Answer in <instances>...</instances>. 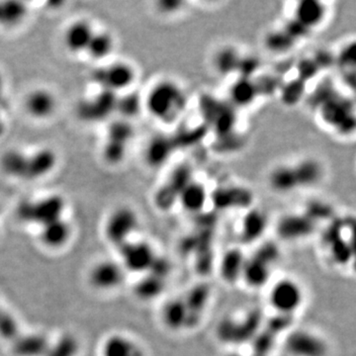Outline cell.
<instances>
[{
	"instance_id": "obj_1",
	"label": "cell",
	"mask_w": 356,
	"mask_h": 356,
	"mask_svg": "<svg viewBox=\"0 0 356 356\" xmlns=\"http://www.w3.org/2000/svg\"><path fill=\"white\" fill-rule=\"evenodd\" d=\"M186 95L184 89L171 81L155 84L146 98V108L152 118L166 124L175 122L186 110Z\"/></svg>"
},
{
	"instance_id": "obj_2",
	"label": "cell",
	"mask_w": 356,
	"mask_h": 356,
	"mask_svg": "<svg viewBox=\"0 0 356 356\" xmlns=\"http://www.w3.org/2000/svg\"><path fill=\"white\" fill-rule=\"evenodd\" d=\"M136 81V70L126 61H114L97 68L92 74V81L102 90L119 95L125 92Z\"/></svg>"
},
{
	"instance_id": "obj_3",
	"label": "cell",
	"mask_w": 356,
	"mask_h": 356,
	"mask_svg": "<svg viewBox=\"0 0 356 356\" xmlns=\"http://www.w3.org/2000/svg\"><path fill=\"white\" fill-rule=\"evenodd\" d=\"M65 200L58 195L48 196L37 201L23 202L18 209V216L24 222L42 226L63 218Z\"/></svg>"
},
{
	"instance_id": "obj_4",
	"label": "cell",
	"mask_w": 356,
	"mask_h": 356,
	"mask_svg": "<svg viewBox=\"0 0 356 356\" xmlns=\"http://www.w3.org/2000/svg\"><path fill=\"white\" fill-rule=\"evenodd\" d=\"M304 302L302 286L292 278H282L269 292V303L278 315L293 317Z\"/></svg>"
},
{
	"instance_id": "obj_5",
	"label": "cell",
	"mask_w": 356,
	"mask_h": 356,
	"mask_svg": "<svg viewBox=\"0 0 356 356\" xmlns=\"http://www.w3.org/2000/svg\"><path fill=\"white\" fill-rule=\"evenodd\" d=\"M279 252L277 246L266 244L260 246L259 250L250 259H246L241 278L248 286L259 288L264 286L270 277L271 266L278 259Z\"/></svg>"
},
{
	"instance_id": "obj_6",
	"label": "cell",
	"mask_w": 356,
	"mask_h": 356,
	"mask_svg": "<svg viewBox=\"0 0 356 356\" xmlns=\"http://www.w3.org/2000/svg\"><path fill=\"white\" fill-rule=\"evenodd\" d=\"M139 226V218L132 208L123 206L109 214L104 224V236L111 245L118 246L131 241Z\"/></svg>"
},
{
	"instance_id": "obj_7",
	"label": "cell",
	"mask_w": 356,
	"mask_h": 356,
	"mask_svg": "<svg viewBox=\"0 0 356 356\" xmlns=\"http://www.w3.org/2000/svg\"><path fill=\"white\" fill-rule=\"evenodd\" d=\"M260 325L261 315L255 310L248 313L243 319H224L219 324L217 334L221 342L227 344H241L248 339H255L259 334Z\"/></svg>"
},
{
	"instance_id": "obj_8",
	"label": "cell",
	"mask_w": 356,
	"mask_h": 356,
	"mask_svg": "<svg viewBox=\"0 0 356 356\" xmlns=\"http://www.w3.org/2000/svg\"><path fill=\"white\" fill-rule=\"evenodd\" d=\"M285 350L291 356H328L330 348L323 337L309 330H293L284 342Z\"/></svg>"
},
{
	"instance_id": "obj_9",
	"label": "cell",
	"mask_w": 356,
	"mask_h": 356,
	"mask_svg": "<svg viewBox=\"0 0 356 356\" xmlns=\"http://www.w3.org/2000/svg\"><path fill=\"white\" fill-rule=\"evenodd\" d=\"M119 252L121 266L134 273H148L157 257L152 246L146 241H129L119 248Z\"/></svg>"
},
{
	"instance_id": "obj_10",
	"label": "cell",
	"mask_w": 356,
	"mask_h": 356,
	"mask_svg": "<svg viewBox=\"0 0 356 356\" xmlns=\"http://www.w3.org/2000/svg\"><path fill=\"white\" fill-rule=\"evenodd\" d=\"M124 273L120 262L111 259L100 260L89 270L88 283L97 291H113L124 281Z\"/></svg>"
},
{
	"instance_id": "obj_11",
	"label": "cell",
	"mask_w": 356,
	"mask_h": 356,
	"mask_svg": "<svg viewBox=\"0 0 356 356\" xmlns=\"http://www.w3.org/2000/svg\"><path fill=\"white\" fill-rule=\"evenodd\" d=\"M118 95L100 89L97 95L86 98L79 105V117L88 122H99L116 111Z\"/></svg>"
},
{
	"instance_id": "obj_12",
	"label": "cell",
	"mask_w": 356,
	"mask_h": 356,
	"mask_svg": "<svg viewBox=\"0 0 356 356\" xmlns=\"http://www.w3.org/2000/svg\"><path fill=\"white\" fill-rule=\"evenodd\" d=\"M95 29L88 20L81 19L72 22L63 34V44L72 54H83L88 49Z\"/></svg>"
},
{
	"instance_id": "obj_13",
	"label": "cell",
	"mask_w": 356,
	"mask_h": 356,
	"mask_svg": "<svg viewBox=\"0 0 356 356\" xmlns=\"http://www.w3.org/2000/svg\"><path fill=\"white\" fill-rule=\"evenodd\" d=\"M25 109L31 117L47 120L57 110L56 97L48 89H34L25 99Z\"/></svg>"
},
{
	"instance_id": "obj_14",
	"label": "cell",
	"mask_w": 356,
	"mask_h": 356,
	"mask_svg": "<svg viewBox=\"0 0 356 356\" xmlns=\"http://www.w3.org/2000/svg\"><path fill=\"white\" fill-rule=\"evenodd\" d=\"M58 161L56 152L50 148H41L27 154L25 180H36L47 177L55 170Z\"/></svg>"
},
{
	"instance_id": "obj_15",
	"label": "cell",
	"mask_w": 356,
	"mask_h": 356,
	"mask_svg": "<svg viewBox=\"0 0 356 356\" xmlns=\"http://www.w3.org/2000/svg\"><path fill=\"white\" fill-rule=\"evenodd\" d=\"M72 232L70 224L61 218L42 226L39 237L46 248L50 250H59L70 241Z\"/></svg>"
},
{
	"instance_id": "obj_16",
	"label": "cell",
	"mask_w": 356,
	"mask_h": 356,
	"mask_svg": "<svg viewBox=\"0 0 356 356\" xmlns=\"http://www.w3.org/2000/svg\"><path fill=\"white\" fill-rule=\"evenodd\" d=\"M164 325L170 330L188 328V313L182 297L170 299L164 303L161 312Z\"/></svg>"
},
{
	"instance_id": "obj_17",
	"label": "cell",
	"mask_w": 356,
	"mask_h": 356,
	"mask_svg": "<svg viewBox=\"0 0 356 356\" xmlns=\"http://www.w3.org/2000/svg\"><path fill=\"white\" fill-rule=\"evenodd\" d=\"M188 313V328L197 325L207 308L210 298L209 287L205 284L197 285L189 290L186 296L182 297Z\"/></svg>"
},
{
	"instance_id": "obj_18",
	"label": "cell",
	"mask_w": 356,
	"mask_h": 356,
	"mask_svg": "<svg viewBox=\"0 0 356 356\" xmlns=\"http://www.w3.org/2000/svg\"><path fill=\"white\" fill-rule=\"evenodd\" d=\"M326 8L325 3L316 0H303L295 9V20L301 25L311 30L318 27L325 20Z\"/></svg>"
},
{
	"instance_id": "obj_19",
	"label": "cell",
	"mask_w": 356,
	"mask_h": 356,
	"mask_svg": "<svg viewBox=\"0 0 356 356\" xmlns=\"http://www.w3.org/2000/svg\"><path fill=\"white\" fill-rule=\"evenodd\" d=\"M102 356H145L143 349L123 335H112L102 346Z\"/></svg>"
},
{
	"instance_id": "obj_20",
	"label": "cell",
	"mask_w": 356,
	"mask_h": 356,
	"mask_svg": "<svg viewBox=\"0 0 356 356\" xmlns=\"http://www.w3.org/2000/svg\"><path fill=\"white\" fill-rule=\"evenodd\" d=\"M315 224L309 217L286 216L280 221L278 232L283 239H301L310 235L314 230Z\"/></svg>"
},
{
	"instance_id": "obj_21",
	"label": "cell",
	"mask_w": 356,
	"mask_h": 356,
	"mask_svg": "<svg viewBox=\"0 0 356 356\" xmlns=\"http://www.w3.org/2000/svg\"><path fill=\"white\" fill-rule=\"evenodd\" d=\"M207 201L205 187L198 182L191 180L178 195V202L186 211L197 213L204 208Z\"/></svg>"
},
{
	"instance_id": "obj_22",
	"label": "cell",
	"mask_w": 356,
	"mask_h": 356,
	"mask_svg": "<svg viewBox=\"0 0 356 356\" xmlns=\"http://www.w3.org/2000/svg\"><path fill=\"white\" fill-rule=\"evenodd\" d=\"M172 150V141L170 139L164 136L155 137L146 148V161L152 168H159L170 159Z\"/></svg>"
},
{
	"instance_id": "obj_23",
	"label": "cell",
	"mask_w": 356,
	"mask_h": 356,
	"mask_svg": "<svg viewBox=\"0 0 356 356\" xmlns=\"http://www.w3.org/2000/svg\"><path fill=\"white\" fill-rule=\"evenodd\" d=\"M246 257L239 250H230L226 253L221 260L220 273L225 281L233 283L241 278Z\"/></svg>"
},
{
	"instance_id": "obj_24",
	"label": "cell",
	"mask_w": 356,
	"mask_h": 356,
	"mask_svg": "<svg viewBox=\"0 0 356 356\" xmlns=\"http://www.w3.org/2000/svg\"><path fill=\"white\" fill-rule=\"evenodd\" d=\"M271 188L280 193H288L298 188L294 166H279L271 171L269 175Z\"/></svg>"
},
{
	"instance_id": "obj_25",
	"label": "cell",
	"mask_w": 356,
	"mask_h": 356,
	"mask_svg": "<svg viewBox=\"0 0 356 356\" xmlns=\"http://www.w3.org/2000/svg\"><path fill=\"white\" fill-rule=\"evenodd\" d=\"M267 218L266 214L259 210H253L244 217L241 224V237L244 241H253L259 239L266 232Z\"/></svg>"
},
{
	"instance_id": "obj_26",
	"label": "cell",
	"mask_w": 356,
	"mask_h": 356,
	"mask_svg": "<svg viewBox=\"0 0 356 356\" xmlns=\"http://www.w3.org/2000/svg\"><path fill=\"white\" fill-rule=\"evenodd\" d=\"M115 47V40L109 32L95 31L86 54L95 61H102L110 56Z\"/></svg>"
},
{
	"instance_id": "obj_27",
	"label": "cell",
	"mask_w": 356,
	"mask_h": 356,
	"mask_svg": "<svg viewBox=\"0 0 356 356\" xmlns=\"http://www.w3.org/2000/svg\"><path fill=\"white\" fill-rule=\"evenodd\" d=\"M27 154L22 150H8L0 159V168L6 175L18 179H25Z\"/></svg>"
},
{
	"instance_id": "obj_28",
	"label": "cell",
	"mask_w": 356,
	"mask_h": 356,
	"mask_svg": "<svg viewBox=\"0 0 356 356\" xmlns=\"http://www.w3.org/2000/svg\"><path fill=\"white\" fill-rule=\"evenodd\" d=\"M299 187L313 186L323 177V168L314 159H305L294 166Z\"/></svg>"
},
{
	"instance_id": "obj_29",
	"label": "cell",
	"mask_w": 356,
	"mask_h": 356,
	"mask_svg": "<svg viewBox=\"0 0 356 356\" xmlns=\"http://www.w3.org/2000/svg\"><path fill=\"white\" fill-rule=\"evenodd\" d=\"M49 346L42 335H31L15 341L14 350L18 356H45Z\"/></svg>"
},
{
	"instance_id": "obj_30",
	"label": "cell",
	"mask_w": 356,
	"mask_h": 356,
	"mask_svg": "<svg viewBox=\"0 0 356 356\" xmlns=\"http://www.w3.org/2000/svg\"><path fill=\"white\" fill-rule=\"evenodd\" d=\"M27 15V8L23 2H0V27L10 28L21 23Z\"/></svg>"
},
{
	"instance_id": "obj_31",
	"label": "cell",
	"mask_w": 356,
	"mask_h": 356,
	"mask_svg": "<svg viewBox=\"0 0 356 356\" xmlns=\"http://www.w3.org/2000/svg\"><path fill=\"white\" fill-rule=\"evenodd\" d=\"M259 95L257 83L252 79L241 77L230 88V97L237 106H246L252 103Z\"/></svg>"
},
{
	"instance_id": "obj_32",
	"label": "cell",
	"mask_w": 356,
	"mask_h": 356,
	"mask_svg": "<svg viewBox=\"0 0 356 356\" xmlns=\"http://www.w3.org/2000/svg\"><path fill=\"white\" fill-rule=\"evenodd\" d=\"M148 273L135 285V294L141 300H152L159 296L164 289V277L154 273Z\"/></svg>"
},
{
	"instance_id": "obj_33",
	"label": "cell",
	"mask_w": 356,
	"mask_h": 356,
	"mask_svg": "<svg viewBox=\"0 0 356 356\" xmlns=\"http://www.w3.org/2000/svg\"><path fill=\"white\" fill-rule=\"evenodd\" d=\"M239 61H241V57L237 50L234 48L226 47L217 52L214 58V66L219 74L230 75L237 72Z\"/></svg>"
},
{
	"instance_id": "obj_34",
	"label": "cell",
	"mask_w": 356,
	"mask_h": 356,
	"mask_svg": "<svg viewBox=\"0 0 356 356\" xmlns=\"http://www.w3.org/2000/svg\"><path fill=\"white\" fill-rule=\"evenodd\" d=\"M134 136L133 127L125 120L112 123L107 130L106 140L117 141V143L127 145Z\"/></svg>"
},
{
	"instance_id": "obj_35",
	"label": "cell",
	"mask_w": 356,
	"mask_h": 356,
	"mask_svg": "<svg viewBox=\"0 0 356 356\" xmlns=\"http://www.w3.org/2000/svg\"><path fill=\"white\" fill-rule=\"evenodd\" d=\"M141 100L138 95L127 92L125 95H118L116 111L124 117H133L141 110Z\"/></svg>"
},
{
	"instance_id": "obj_36",
	"label": "cell",
	"mask_w": 356,
	"mask_h": 356,
	"mask_svg": "<svg viewBox=\"0 0 356 356\" xmlns=\"http://www.w3.org/2000/svg\"><path fill=\"white\" fill-rule=\"evenodd\" d=\"M294 43H295V41L290 37L284 30L270 32L266 38L267 49L275 52L288 51L293 47Z\"/></svg>"
},
{
	"instance_id": "obj_37",
	"label": "cell",
	"mask_w": 356,
	"mask_h": 356,
	"mask_svg": "<svg viewBox=\"0 0 356 356\" xmlns=\"http://www.w3.org/2000/svg\"><path fill=\"white\" fill-rule=\"evenodd\" d=\"M77 342L70 335L61 337L55 346H49L45 356H75Z\"/></svg>"
},
{
	"instance_id": "obj_38",
	"label": "cell",
	"mask_w": 356,
	"mask_h": 356,
	"mask_svg": "<svg viewBox=\"0 0 356 356\" xmlns=\"http://www.w3.org/2000/svg\"><path fill=\"white\" fill-rule=\"evenodd\" d=\"M127 152V145L117 141H105L103 147V157L107 163L117 164L124 159Z\"/></svg>"
},
{
	"instance_id": "obj_39",
	"label": "cell",
	"mask_w": 356,
	"mask_h": 356,
	"mask_svg": "<svg viewBox=\"0 0 356 356\" xmlns=\"http://www.w3.org/2000/svg\"><path fill=\"white\" fill-rule=\"evenodd\" d=\"M18 335L15 319L8 313L0 310V335L4 339H14Z\"/></svg>"
},
{
	"instance_id": "obj_40",
	"label": "cell",
	"mask_w": 356,
	"mask_h": 356,
	"mask_svg": "<svg viewBox=\"0 0 356 356\" xmlns=\"http://www.w3.org/2000/svg\"><path fill=\"white\" fill-rule=\"evenodd\" d=\"M318 70L319 67L317 66L316 61H312V59L303 61L302 63L299 65V70H300V79H299L304 81L316 74Z\"/></svg>"
},
{
	"instance_id": "obj_41",
	"label": "cell",
	"mask_w": 356,
	"mask_h": 356,
	"mask_svg": "<svg viewBox=\"0 0 356 356\" xmlns=\"http://www.w3.org/2000/svg\"><path fill=\"white\" fill-rule=\"evenodd\" d=\"M181 2L178 1H161L157 2V9L163 13L177 12Z\"/></svg>"
},
{
	"instance_id": "obj_42",
	"label": "cell",
	"mask_w": 356,
	"mask_h": 356,
	"mask_svg": "<svg viewBox=\"0 0 356 356\" xmlns=\"http://www.w3.org/2000/svg\"><path fill=\"white\" fill-rule=\"evenodd\" d=\"M228 356H241V355H237V353H232V355H229Z\"/></svg>"
},
{
	"instance_id": "obj_43",
	"label": "cell",
	"mask_w": 356,
	"mask_h": 356,
	"mask_svg": "<svg viewBox=\"0 0 356 356\" xmlns=\"http://www.w3.org/2000/svg\"><path fill=\"white\" fill-rule=\"evenodd\" d=\"M255 356H264V355H255Z\"/></svg>"
},
{
	"instance_id": "obj_44",
	"label": "cell",
	"mask_w": 356,
	"mask_h": 356,
	"mask_svg": "<svg viewBox=\"0 0 356 356\" xmlns=\"http://www.w3.org/2000/svg\"><path fill=\"white\" fill-rule=\"evenodd\" d=\"M0 310H1V309H0Z\"/></svg>"
}]
</instances>
